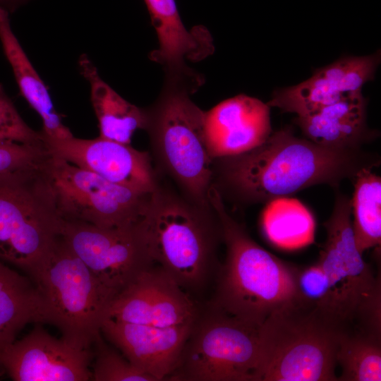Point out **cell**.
Listing matches in <instances>:
<instances>
[{
	"label": "cell",
	"mask_w": 381,
	"mask_h": 381,
	"mask_svg": "<svg viewBox=\"0 0 381 381\" xmlns=\"http://www.w3.org/2000/svg\"><path fill=\"white\" fill-rule=\"evenodd\" d=\"M341 325L300 302L273 312L260 327L256 381H338Z\"/></svg>",
	"instance_id": "obj_3"
},
{
	"label": "cell",
	"mask_w": 381,
	"mask_h": 381,
	"mask_svg": "<svg viewBox=\"0 0 381 381\" xmlns=\"http://www.w3.org/2000/svg\"><path fill=\"white\" fill-rule=\"evenodd\" d=\"M31 322L45 323L38 290L29 279L0 260V351Z\"/></svg>",
	"instance_id": "obj_22"
},
{
	"label": "cell",
	"mask_w": 381,
	"mask_h": 381,
	"mask_svg": "<svg viewBox=\"0 0 381 381\" xmlns=\"http://www.w3.org/2000/svg\"><path fill=\"white\" fill-rule=\"evenodd\" d=\"M51 156L44 142L30 144L0 140V175L40 168Z\"/></svg>",
	"instance_id": "obj_27"
},
{
	"label": "cell",
	"mask_w": 381,
	"mask_h": 381,
	"mask_svg": "<svg viewBox=\"0 0 381 381\" xmlns=\"http://www.w3.org/2000/svg\"><path fill=\"white\" fill-rule=\"evenodd\" d=\"M193 322L161 327L104 318L100 331L133 365L159 381L176 368Z\"/></svg>",
	"instance_id": "obj_16"
},
{
	"label": "cell",
	"mask_w": 381,
	"mask_h": 381,
	"mask_svg": "<svg viewBox=\"0 0 381 381\" xmlns=\"http://www.w3.org/2000/svg\"><path fill=\"white\" fill-rule=\"evenodd\" d=\"M19 0H0V7L7 10L12 8Z\"/></svg>",
	"instance_id": "obj_30"
},
{
	"label": "cell",
	"mask_w": 381,
	"mask_h": 381,
	"mask_svg": "<svg viewBox=\"0 0 381 381\" xmlns=\"http://www.w3.org/2000/svg\"><path fill=\"white\" fill-rule=\"evenodd\" d=\"M42 299L45 323L62 337L91 347L117 295L104 286L61 237L29 274Z\"/></svg>",
	"instance_id": "obj_5"
},
{
	"label": "cell",
	"mask_w": 381,
	"mask_h": 381,
	"mask_svg": "<svg viewBox=\"0 0 381 381\" xmlns=\"http://www.w3.org/2000/svg\"><path fill=\"white\" fill-rule=\"evenodd\" d=\"M43 140L52 155L109 182L145 194L158 188L148 153L130 145L100 136Z\"/></svg>",
	"instance_id": "obj_14"
},
{
	"label": "cell",
	"mask_w": 381,
	"mask_h": 381,
	"mask_svg": "<svg viewBox=\"0 0 381 381\" xmlns=\"http://www.w3.org/2000/svg\"><path fill=\"white\" fill-rule=\"evenodd\" d=\"M92 357L91 347L36 327L0 351V372L16 381H86Z\"/></svg>",
	"instance_id": "obj_12"
},
{
	"label": "cell",
	"mask_w": 381,
	"mask_h": 381,
	"mask_svg": "<svg viewBox=\"0 0 381 381\" xmlns=\"http://www.w3.org/2000/svg\"><path fill=\"white\" fill-rule=\"evenodd\" d=\"M44 165L0 175V260L28 274L61 237L64 221Z\"/></svg>",
	"instance_id": "obj_6"
},
{
	"label": "cell",
	"mask_w": 381,
	"mask_h": 381,
	"mask_svg": "<svg viewBox=\"0 0 381 381\" xmlns=\"http://www.w3.org/2000/svg\"><path fill=\"white\" fill-rule=\"evenodd\" d=\"M80 71L90 87V99L97 116L99 136L130 145L133 133L146 129L147 111L130 103L106 82L87 55L78 60Z\"/></svg>",
	"instance_id": "obj_21"
},
{
	"label": "cell",
	"mask_w": 381,
	"mask_h": 381,
	"mask_svg": "<svg viewBox=\"0 0 381 381\" xmlns=\"http://www.w3.org/2000/svg\"><path fill=\"white\" fill-rule=\"evenodd\" d=\"M351 181L352 229L356 247L363 254L381 243V179L372 169L365 168Z\"/></svg>",
	"instance_id": "obj_24"
},
{
	"label": "cell",
	"mask_w": 381,
	"mask_h": 381,
	"mask_svg": "<svg viewBox=\"0 0 381 381\" xmlns=\"http://www.w3.org/2000/svg\"><path fill=\"white\" fill-rule=\"evenodd\" d=\"M208 200L219 222L226 247L209 303L223 312L260 327L274 311L299 302L298 267L282 260L258 245L226 212L220 191L211 185Z\"/></svg>",
	"instance_id": "obj_2"
},
{
	"label": "cell",
	"mask_w": 381,
	"mask_h": 381,
	"mask_svg": "<svg viewBox=\"0 0 381 381\" xmlns=\"http://www.w3.org/2000/svg\"><path fill=\"white\" fill-rule=\"evenodd\" d=\"M92 345L95 358L92 380L95 381H155L133 365L126 357L107 346L100 334Z\"/></svg>",
	"instance_id": "obj_26"
},
{
	"label": "cell",
	"mask_w": 381,
	"mask_h": 381,
	"mask_svg": "<svg viewBox=\"0 0 381 381\" xmlns=\"http://www.w3.org/2000/svg\"><path fill=\"white\" fill-rule=\"evenodd\" d=\"M199 313L187 291L160 267H152L114 297L104 318L164 327L193 322Z\"/></svg>",
	"instance_id": "obj_13"
},
{
	"label": "cell",
	"mask_w": 381,
	"mask_h": 381,
	"mask_svg": "<svg viewBox=\"0 0 381 381\" xmlns=\"http://www.w3.org/2000/svg\"><path fill=\"white\" fill-rule=\"evenodd\" d=\"M159 47L151 54V59L169 71L171 77L186 73V61H198L213 52L212 38L203 26L191 30L181 19L175 0H145Z\"/></svg>",
	"instance_id": "obj_18"
},
{
	"label": "cell",
	"mask_w": 381,
	"mask_h": 381,
	"mask_svg": "<svg viewBox=\"0 0 381 381\" xmlns=\"http://www.w3.org/2000/svg\"><path fill=\"white\" fill-rule=\"evenodd\" d=\"M296 283L298 297L302 304L322 309L334 318L331 308L329 278L318 261L305 267H298Z\"/></svg>",
	"instance_id": "obj_28"
},
{
	"label": "cell",
	"mask_w": 381,
	"mask_h": 381,
	"mask_svg": "<svg viewBox=\"0 0 381 381\" xmlns=\"http://www.w3.org/2000/svg\"><path fill=\"white\" fill-rule=\"evenodd\" d=\"M367 100L362 92L327 106L318 111L297 116L295 123L306 139L324 147L361 148L375 134L367 126Z\"/></svg>",
	"instance_id": "obj_19"
},
{
	"label": "cell",
	"mask_w": 381,
	"mask_h": 381,
	"mask_svg": "<svg viewBox=\"0 0 381 381\" xmlns=\"http://www.w3.org/2000/svg\"><path fill=\"white\" fill-rule=\"evenodd\" d=\"M380 62V51L368 56L339 59L317 70L306 80L277 90L267 104L297 116L314 114L361 92L364 84L373 79Z\"/></svg>",
	"instance_id": "obj_15"
},
{
	"label": "cell",
	"mask_w": 381,
	"mask_h": 381,
	"mask_svg": "<svg viewBox=\"0 0 381 381\" xmlns=\"http://www.w3.org/2000/svg\"><path fill=\"white\" fill-rule=\"evenodd\" d=\"M43 170L60 217L102 228L138 222L150 194L134 191L52 155Z\"/></svg>",
	"instance_id": "obj_10"
},
{
	"label": "cell",
	"mask_w": 381,
	"mask_h": 381,
	"mask_svg": "<svg viewBox=\"0 0 381 381\" xmlns=\"http://www.w3.org/2000/svg\"><path fill=\"white\" fill-rule=\"evenodd\" d=\"M260 327L208 305L195 320L169 380L256 381Z\"/></svg>",
	"instance_id": "obj_9"
},
{
	"label": "cell",
	"mask_w": 381,
	"mask_h": 381,
	"mask_svg": "<svg viewBox=\"0 0 381 381\" xmlns=\"http://www.w3.org/2000/svg\"><path fill=\"white\" fill-rule=\"evenodd\" d=\"M324 226L327 239L318 262L329 278L333 315L344 329L381 332L380 279L356 247L348 196L337 193Z\"/></svg>",
	"instance_id": "obj_8"
},
{
	"label": "cell",
	"mask_w": 381,
	"mask_h": 381,
	"mask_svg": "<svg viewBox=\"0 0 381 381\" xmlns=\"http://www.w3.org/2000/svg\"><path fill=\"white\" fill-rule=\"evenodd\" d=\"M339 381L381 380V336L342 331L337 353Z\"/></svg>",
	"instance_id": "obj_25"
},
{
	"label": "cell",
	"mask_w": 381,
	"mask_h": 381,
	"mask_svg": "<svg viewBox=\"0 0 381 381\" xmlns=\"http://www.w3.org/2000/svg\"><path fill=\"white\" fill-rule=\"evenodd\" d=\"M61 238L100 282L116 294L155 263L139 221L131 226L113 228L64 221Z\"/></svg>",
	"instance_id": "obj_11"
},
{
	"label": "cell",
	"mask_w": 381,
	"mask_h": 381,
	"mask_svg": "<svg viewBox=\"0 0 381 381\" xmlns=\"http://www.w3.org/2000/svg\"><path fill=\"white\" fill-rule=\"evenodd\" d=\"M152 112L146 129L164 169L183 188L190 202L210 211L208 191L213 175L205 138V111L171 79Z\"/></svg>",
	"instance_id": "obj_7"
},
{
	"label": "cell",
	"mask_w": 381,
	"mask_h": 381,
	"mask_svg": "<svg viewBox=\"0 0 381 381\" xmlns=\"http://www.w3.org/2000/svg\"><path fill=\"white\" fill-rule=\"evenodd\" d=\"M205 132L213 160L248 152L272 132L270 106L245 95L224 100L205 111Z\"/></svg>",
	"instance_id": "obj_17"
},
{
	"label": "cell",
	"mask_w": 381,
	"mask_h": 381,
	"mask_svg": "<svg viewBox=\"0 0 381 381\" xmlns=\"http://www.w3.org/2000/svg\"><path fill=\"white\" fill-rule=\"evenodd\" d=\"M0 42L21 95L42 121V137L49 140L73 136L54 108L49 90L12 30L8 11L0 7Z\"/></svg>",
	"instance_id": "obj_20"
},
{
	"label": "cell",
	"mask_w": 381,
	"mask_h": 381,
	"mask_svg": "<svg viewBox=\"0 0 381 381\" xmlns=\"http://www.w3.org/2000/svg\"><path fill=\"white\" fill-rule=\"evenodd\" d=\"M261 226L266 238L283 249H297L314 241L315 222L312 214L299 200L289 197L267 202Z\"/></svg>",
	"instance_id": "obj_23"
},
{
	"label": "cell",
	"mask_w": 381,
	"mask_h": 381,
	"mask_svg": "<svg viewBox=\"0 0 381 381\" xmlns=\"http://www.w3.org/2000/svg\"><path fill=\"white\" fill-rule=\"evenodd\" d=\"M210 212L157 188L139 220L154 262L186 291L202 288L215 267L217 229Z\"/></svg>",
	"instance_id": "obj_4"
},
{
	"label": "cell",
	"mask_w": 381,
	"mask_h": 381,
	"mask_svg": "<svg viewBox=\"0 0 381 381\" xmlns=\"http://www.w3.org/2000/svg\"><path fill=\"white\" fill-rule=\"evenodd\" d=\"M0 140L41 144L40 131L32 129L22 119L0 84Z\"/></svg>",
	"instance_id": "obj_29"
},
{
	"label": "cell",
	"mask_w": 381,
	"mask_h": 381,
	"mask_svg": "<svg viewBox=\"0 0 381 381\" xmlns=\"http://www.w3.org/2000/svg\"><path fill=\"white\" fill-rule=\"evenodd\" d=\"M217 159L224 186L247 203H267L315 185L337 187L380 162L361 148L324 147L296 137L289 128L272 132L248 152Z\"/></svg>",
	"instance_id": "obj_1"
}]
</instances>
